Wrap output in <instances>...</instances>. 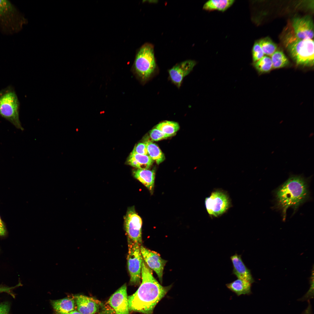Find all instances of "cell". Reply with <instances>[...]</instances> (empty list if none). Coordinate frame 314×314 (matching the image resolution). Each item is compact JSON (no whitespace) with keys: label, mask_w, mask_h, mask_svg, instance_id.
I'll return each mask as SVG.
<instances>
[{"label":"cell","mask_w":314,"mask_h":314,"mask_svg":"<svg viewBox=\"0 0 314 314\" xmlns=\"http://www.w3.org/2000/svg\"><path fill=\"white\" fill-rule=\"evenodd\" d=\"M272 69H277L288 66L289 61L282 51L277 50L270 56Z\"/></svg>","instance_id":"22"},{"label":"cell","mask_w":314,"mask_h":314,"mask_svg":"<svg viewBox=\"0 0 314 314\" xmlns=\"http://www.w3.org/2000/svg\"><path fill=\"white\" fill-rule=\"evenodd\" d=\"M77 310L81 314H98L102 308L103 304L99 301L86 296H75Z\"/></svg>","instance_id":"14"},{"label":"cell","mask_w":314,"mask_h":314,"mask_svg":"<svg viewBox=\"0 0 314 314\" xmlns=\"http://www.w3.org/2000/svg\"><path fill=\"white\" fill-rule=\"evenodd\" d=\"M51 303L53 309L58 313H67L75 310L76 308L74 297L51 300Z\"/></svg>","instance_id":"17"},{"label":"cell","mask_w":314,"mask_h":314,"mask_svg":"<svg viewBox=\"0 0 314 314\" xmlns=\"http://www.w3.org/2000/svg\"><path fill=\"white\" fill-rule=\"evenodd\" d=\"M132 152L141 155H148L147 146L144 143L140 142L134 147Z\"/></svg>","instance_id":"28"},{"label":"cell","mask_w":314,"mask_h":314,"mask_svg":"<svg viewBox=\"0 0 314 314\" xmlns=\"http://www.w3.org/2000/svg\"><path fill=\"white\" fill-rule=\"evenodd\" d=\"M135 178L144 185L152 194L154 188L155 173L153 170L137 169L133 170Z\"/></svg>","instance_id":"16"},{"label":"cell","mask_w":314,"mask_h":314,"mask_svg":"<svg viewBox=\"0 0 314 314\" xmlns=\"http://www.w3.org/2000/svg\"><path fill=\"white\" fill-rule=\"evenodd\" d=\"M140 250L144 262L150 269L155 272L162 282L163 271L167 261L162 259L159 254L142 245L140 246Z\"/></svg>","instance_id":"10"},{"label":"cell","mask_w":314,"mask_h":314,"mask_svg":"<svg viewBox=\"0 0 314 314\" xmlns=\"http://www.w3.org/2000/svg\"><path fill=\"white\" fill-rule=\"evenodd\" d=\"M264 54L271 56L277 50V46L269 37H266L258 41Z\"/></svg>","instance_id":"25"},{"label":"cell","mask_w":314,"mask_h":314,"mask_svg":"<svg viewBox=\"0 0 314 314\" xmlns=\"http://www.w3.org/2000/svg\"><path fill=\"white\" fill-rule=\"evenodd\" d=\"M148 155L158 164L162 162L165 159V156L159 147L150 140H146Z\"/></svg>","instance_id":"21"},{"label":"cell","mask_w":314,"mask_h":314,"mask_svg":"<svg viewBox=\"0 0 314 314\" xmlns=\"http://www.w3.org/2000/svg\"><path fill=\"white\" fill-rule=\"evenodd\" d=\"M252 59L254 63L264 56V54L258 41L256 42L252 49Z\"/></svg>","instance_id":"26"},{"label":"cell","mask_w":314,"mask_h":314,"mask_svg":"<svg viewBox=\"0 0 314 314\" xmlns=\"http://www.w3.org/2000/svg\"><path fill=\"white\" fill-rule=\"evenodd\" d=\"M254 64L256 69L260 74L268 73L272 69L271 58L267 56H264Z\"/></svg>","instance_id":"24"},{"label":"cell","mask_w":314,"mask_h":314,"mask_svg":"<svg viewBox=\"0 0 314 314\" xmlns=\"http://www.w3.org/2000/svg\"><path fill=\"white\" fill-rule=\"evenodd\" d=\"M206 210L210 216L217 217L225 213L230 206L228 195L223 191L216 190L212 192L205 201Z\"/></svg>","instance_id":"8"},{"label":"cell","mask_w":314,"mask_h":314,"mask_svg":"<svg viewBox=\"0 0 314 314\" xmlns=\"http://www.w3.org/2000/svg\"><path fill=\"white\" fill-rule=\"evenodd\" d=\"M111 313V312L110 311L109 312V310H108V311H101V312H100V313H98V314H110V313ZM56 314H81V313H80V312H79L77 310H74V311H71V312H69V313H63V314H60V313H56Z\"/></svg>","instance_id":"32"},{"label":"cell","mask_w":314,"mask_h":314,"mask_svg":"<svg viewBox=\"0 0 314 314\" xmlns=\"http://www.w3.org/2000/svg\"><path fill=\"white\" fill-rule=\"evenodd\" d=\"M21 285V283H19L17 285L13 287H9L3 285H0V293H6L11 295L13 298H15V295L13 292L14 289L16 288Z\"/></svg>","instance_id":"29"},{"label":"cell","mask_w":314,"mask_h":314,"mask_svg":"<svg viewBox=\"0 0 314 314\" xmlns=\"http://www.w3.org/2000/svg\"><path fill=\"white\" fill-rule=\"evenodd\" d=\"M154 160L149 155L131 152L127 160L128 164L140 169H148L152 165Z\"/></svg>","instance_id":"18"},{"label":"cell","mask_w":314,"mask_h":314,"mask_svg":"<svg viewBox=\"0 0 314 314\" xmlns=\"http://www.w3.org/2000/svg\"><path fill=\"white\" fill-rule=\"evenodd\" d=\"M285 40L286 46L297 65L311 67L314 65V41L301 39L290 34Z\"/></svg>","instance_id":"3"},{"label":"cell","mask_w":314,"mask_h":314,"mask_svg":"<svg viewBox=\"0 0 314 314\" xmlns=\"http://www.w3.org/2000/svg\"><path fill=\"white\" fill-rule=\"evenodd\" d=\"M251 283L246 280L237 279L226 284V287L238 296L242 295H248L251 293Z\"/></svg>","instance_id":"19"},{"label":"cell","mask_w":314,"mask_h":314,"mask_svg":"<svg viewBox=\"0 0 314 314\" xmlns=\"http://www.w3.org/2000/svg\"><path fill=\"white\" fill-rule=\"evenodd\" d=\"M150 136L153 140L158 141L166 139L172 136L165 134L159 130L155 128L151 131L150 133Z\"/></svg>","instance_id":"27"},{"label":"cell","mask_w":314,"mask_h":314,"mask_svg":"<svg viewBox=\"0 0 314 314\" xmlns=\"http://www.w3.org/2000/svg\"><path fill=\"white\" fill-rule=\"evenodd\" d=\"M294 34L301 39H312L314 37V24L311 18L306 16L296 17L292 21Z\"/></svg>","instance_id":"11"},{"label":"cell","mask_w":314,"mask_h":314,"mask_svg":"<svg viewBox=\"0 0 314 314\" xmlns=\"http://www.w3.org/2000/svg\"><path fill=\"white\" fill-rule=\"evenodd\" d=\"M124 224L128 238L141 245L142 221L134 206L128 208L124 217Z\"/></svg>","instance_id":"9"},{"label":"cell","mask_w":314,"mask_h":314,"mask_svg":"<svg viewBox=\"0 0 314 314\" xmlns=\"http://www.w3.org/2000/svg\"><path fill=\"white\" fill-rule=\"evenodd\" d=\"M6 233V230L5 226L0 216V236H4Z\"/></svg>","instance_id":"31"},{"label":"cell","mask_w":314,"mask_h":314,"mask_svg":"<svg viewBox=\"0 0 314 314\" xmlns=\"http://www.w3.org/2000/svg\"><path fill=\"white\" fill-rule=\"evenodd\" d=\"M26 19L9 1L0 0V29L3 33L12 34L19 31Z\"/></svg>","instance_id":"4"},{"label":"cell","mask_w":314,"mask_h":314,"mask_svg":"<svg viewBox=\"0 0 314 314\" xmlns=\"http://www.w3.org/2000/svg\"><path fill=\"white\" fill-rule=\"evenodd\" d=\"M128 251L127 263L130 276V282L132 284L140 283L143 258L140 250V245L128 238Z\"/></svg>","instance_id":"7"},{"label":"cell","mask_w":314,"mask_h":314,"mask_svg":"<svg viewBox=\"0 0 314 314\" xmlns=\"http://www.w3.org/2000/svg\"><path fill=\"white\" fill-rule=\"evenodd\" d=\"M19 103L15 91L8 87L0 91V116L23 131L19 116Z\"/></svg>","instance_id":"5"},{"label":"cell","mask_w":314,"mask_h":314,"mask_svg":"<svg viewBox=\"0 0 314 314\" xmlns=\"http://www.w3.org/2000/svg\"><path fill=\"white\" fill-rule=\"evenodd\" d=\"M142 282L136 291L128 297L129 310L144 314H152L156 305L171 286H161L153 276L152 271L142 260Z\"/></svg>","instance_id":"1"},{"label":"cell","mask_w":314,"mask_h":314,"mask_svg":"<svg viewBox=\"0 0 314 314\" xmlns=\"http://www.w3.org/2000/svg\"><path fill=\"white\" fill-rule=\"evenodd\" d=\"M154 46L147 43L140 49L134 63L135 71L142 81L148 80L155 72L157 65L154 55Z\"/></svg>","instance_id":"6"},{"label":"cell","mask_w":314,"mask_h":314,"mask_svg":"<svg viewBox=\"0 0 314 314\" xmlns=\"http://www.w3.org/2000/svg\"><path fill=\"white\" fill-rule=\"evenodd\" d=\"M10 306L8 302L0 303V314H10Z\"/></svg>","instance_id":"30"},{"label":"cell","mask_w":314,"mask_h":314,"mask_svg":"<svg viewBox=\"0 0 314 314\" xmlns=\"http://www.w3.org/2000/svg\"><path fill=\"white\" fill-rule=\"evenodd\" d=\"M108 303L113 309L115 314H129L126 284L122 286L111 296Z\"/></svg>","instance_id":"12"},{"label":"cell","mask_w":314,"mask_h":314,"mask_svg":"<svg viewBox=\"0 0 314 314\" xmlns=\"http://www.w3.org/2000/svg\"><path fill=\"white\" fill-rule=\"evenodd\" d=\"M233 269L232 274L237 279L247 281L251 283L254 282L250 270L243 262L241 255L236 253L230 257Z\"/></svg>","instance_id":"15"},{"label":"cell","mask_w":314,"mask_h":314,"mask_svg":"<svg viewBox=\"0 0 314 314\" xmlns=\"http://www.w3.org/2000/svg\"><path fill=\"white\" fill-rule=\"evenodd\" d=\"M196 64L195 61L191 60L177 64L168 70L170 80L178 88H179L184 78L192 71Z\"/></svg>","instance_id":"13"},{"label":"cell","mask_w":314,"mask_h":314,"mask_svg":"<svg viewBox=\"0 0 314 314\" xmlns=\"http://www.w3.org/2000/svg\"><path fill=\"white\" fill-rule=\"evenodd\" d=\"M309 192L306 179L301 175H291L276 191L278 205L282 209L283 218L289 207L296 210L306 200Z\"/></svg>","instance_id":"2"},{"label":"cell","mask_w":314,"mask_h":314,"mask_svg":"<svg viewBox=\"0 0 314 314\" xmlns=\"http://www.w3.org/2000/svg\"><path fill=\"white\" fill-rule=\"evenodd\" d=\"M180 128L179 124L176 122L165 121L158 124L156 128L163 132L164 133L171 135H174Z\"/></svg>","instance_id":"23"},{"label":"cell","mask_w":314,"mask_h":314,"mask_svg":"<svg viewBox=\"0 0 314 314\" xmlns=\"http://www.w3.org/2000/svg\"><path fill=\"white\" fill-rule=\"evenodd\" d=\"M233 0H210L204 4L203 8L208 10H217L224 11L234 3Z\"/></svg>","instance_id":"20"}]
</instances>
